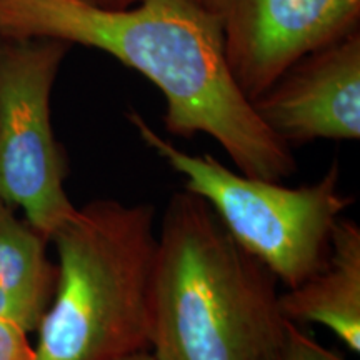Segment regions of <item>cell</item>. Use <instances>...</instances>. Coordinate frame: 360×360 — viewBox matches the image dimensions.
Here are the masks:
<instances>
[{"label":"cell","mask_w":360,"mask_h":360,"mask_svg":"<svg viewBox=\"0 0 360 360\" xmlns=\"http://www.w3.org/2000/svg\"><path fill=\"white\" fill-rule=\"evenodd\" d=\"M0 37L56 39L109 53L160 90L172 135H209L249 177L282 182L297 170L290 147L237 87L222 34L195 0H137L129 7L0 0Z\"/></svg>","instance_id":"cell-1"},{"label":"cell","mask_w":360,"mask_h":360,"mask_svg":"<svg viewBox=\"0 0 360 360\" xmlns=\"http://www.w3.org/2000/svg\"><path fill=\"white\" fill-rule=\"evenodd\" d=\"M277 278L205 200L170 197L157 236L150 347L160 360H272L290 321Z\"/></svg>","instance_id":"cell-2"},{"label":"cell","mask_w":360,"mask_h":360,"mask_svg":"<svg viewBox=\"0 0 360 360\" xmlns=\"http://www.w3.org/2000/svg\"><path fill=\"white\" fill-rule=\"evenodd\" d=\"M154 217L150 204L101 199L53 233L57 285L35 360H114L150 349Z\"/></svg>","instance_id":"cell-3"},{"label":"cell","mask_w":360,"mask_h":360,"mask_svg":"<svg viewBox=\"0 0 360 360\" xmlns=\"http://www.w3.org/2000/svg\"><path fill=\"white\" fill-rule=\"evenodd\" d=\"M139 137L186 180V191L214 210L227 232L289 289L322 267L342 212L352 199L340 192L334 162L317 184L281 182L233 172L212 155H192L157 134L139 112H129Z\"/></svg>","instance_id":"cell-4"},{"label":"cell","mask_w":360,"mask_h":360,"mask_svg":"<svg viewBox=\"0 0 360 360\" xmlns=\"http://www.w3.org/2000/svg\"><path fill=\"white\" fill-rule=\"evenodd\" d=\"M72 45L0 37V199L52 238L77 212L67 197L64 150L51 122V96Z\"/></svg>","instance_id":"cell-5"},{"label":"cell","mask_w":360,"mask_h":360,"mask_svg":"<svg viewBox=\"0 0 360 360\" xmlns=\"http://www.w3.org/2000/svg\"><path fill=\"white\" fill-rule=\"evenodd\" d=\"M222 34L237 87L254 102L305 53L360 29V0H195Z\"/></svg>","instance_id":"cell-6"},{"label":"cell","mask_w":360,"mask_h":360,"mask_svg":"<svg viewBox=\"0 0 360 360\" xmlns=\"http://www.w3.org/2000/svg\"><path fill=\"white\" fill-rule=\"evenodd\" d=\"M285 142L359 141L360 29L305 53L252 102Z\"/></svg>","instance_id":"cell-7"},{"label":"cell","mask_w":360,"mask_h":360,"mask_svg":"<svg viewBox=\"0 0 360 360\" xmlns=\"http://www.w3.org/2000/svg\"><path fill=\"white\" fill-rule=\"evenodd\" d=\"M281 310L294 323H321L360 352V229L339 219L328 257L307 281L278 297Z\"/></svg>","instance_id":"cell-8"},{"label":"cell","mask_w":360,"mask_h":360,"mask_svg":"<svg viewBox=\"0 0 360 360\" xmlns=\"http://www.w3.org/2000/svg\"><path fill=\"white\" fill-rule=\"evenodd\" d=\"M49 240L0 199V317L25 332L37 330L56 292Z\"/></svg>","instance_id":"cell-9"},{"label":"cell","mask_w":360,"mask_h":360,"mask_svg":"<svg viewBox=\"0 0 360 360\" xmlns=\"http://www.w3.org/2000/svg\"><path fill=\"white\" fill-rule=\"evenodd\" d=\"M272 360H344L332 350L323 347L312 337H309L294 322L287 326V334L281 349Z\"/></svg>","instance_id":"cell-10"},{"label":"cell","mask_w":360,"mask_h":360,"mask_svg":"<svg viewBox=\"0 0 360 360\" xmlns=\"http://www.w3.org/2000/svg\"><path fill=\"white\" fill-rule=\"evenodd\" d=\"M0 360H35L27 332L0 317Z\"/></svg>","instance_id":"cell-11"},{"label":"cell","mask_w":360,"mask_h":360,"mask_svg":"<svg viewBox=\"0 0 360 360\" xmlns=\"http://www.w3.org/2000/svg\"><path fill=\"white\" fill-rule=\"evenodd\" d=\"M114 360H160L154 352H148V349L143 350H135V352L120 355Z\"/></svg>","instance_id":"cell-12"},{"label":"cell","mask_w":360,"mask_h":360,"mask_svg":"<svg viewBox=\"0 0 360 360\" xmlns=\"http://www.w3.org/2000/svg\"><path fill=\"white\" fill-rule=\"evenodd\" d=\"M87 2L97 4V6L102 7H129L137 2V0H87Z\"/></svg>","instance_id":"cell-13"}]
</instances>
